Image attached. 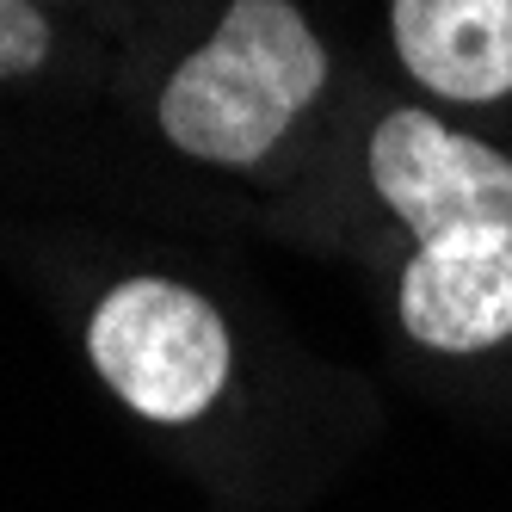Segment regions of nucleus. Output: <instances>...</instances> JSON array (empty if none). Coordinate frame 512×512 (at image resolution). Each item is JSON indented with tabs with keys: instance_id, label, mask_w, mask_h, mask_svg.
Returning <instances> with one entry per match:
<instances>
[{
	"instance_id": "1",
	"label": "nucleus",
	"mask_w": 512,
	"mask_h": 512,
	"mask_svg": "<svg viewBox=\"0 0 512 512\" xmlns=\"http://www.w3.org/2000/svg\"><path fill=\"white\" fill-rule=\"evenodd\" d=\"M327 81V50L290 0H235L216 38L161 87L173 149L216 167H253Z\"/></svg>"
},
{
	"instance_id": "6",
	"label": "nucleus",
	"mask_w": 512,
	"mask_h": 512,
	"mask_svg": "<svg viewBox=\"0 0 512 512\" xmlns=\"http://www.w3.org/2000/svg\"><path fill=\"white\" fill-rule=\"evenodd\" d=\"M50 56V25L31 0H0V81L31 75Z\"/></svg>"
},
{
	"instance_id": "3",
	"label": "nucleus",
	"mask_w": 512,
	"mask_h": 512,
	"mask_svg": "<svg viewBox=\"0 0 512 512\" xmlns=\"http://www.w3.org/2000/svg\"><path fill=\"white\" fill-rule=\"evenodd\" d=\"M371 179L420 247L512 229V161L426 112H395L377 124Z\"/></svg>"
},
{
	"instance_id": "2",
	"label": "nucleus",
	"mask_w": 512,
	"mask_h": 512,
	"mask_svg": "<svg viewBox=\"0 0 512 512\" xmlns=\"http://www.w3.org/2000/svg\"><path fill=\"white\" fill-rule=\"evenodd\" d=\"M93 371L149 420H198L229 383V334L186 284L130 278L87 327Z\"/></svg>"
},
{
	"instance_id": "4",
	"label": "nucleus",
	"mask_w": 512,
	"mask_h": 512,
	"mask_svg": "<svg viewBox=\"0 0 512 512\" xmlns=\"http://www.w3.org/2000/svg\"><path fill=\"white\" fill-rule=\"evenodd\" d=\"M401 321L420 346L482 352L512 334V229L426 241L401 272Z\"/></svg>"
},
{
	"instance_id": "5",
	"label": "nucleus",
	"mask_w": 512,
	"mask_h": 512,
	"mask_svg": "<svg viewBox=\"0 0 512 512\" xmlns=\"http://www.w3.org/2000/svg\"><path fill=\"white\" fill-rule=\"evenodd\" d=\"M395 50L445 99L512 93V0H395Z\"/></svg>"
}]
</instances>
